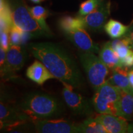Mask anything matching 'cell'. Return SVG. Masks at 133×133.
Wrapping results in <instances>:
<instances>
[{
    "instance_id": "cell-28",
    "label": "cell",
    "mask_w": 133,
    "mask_h": 133,
    "mask_svg": "<svg viewBox=\"0 0 133 133\" xmlns=\"http://www.w3.org/2000/svg\"><path fill=\"white\" fill-rule=\"evenodd\" d=\"M128 78L131 86L133 89V70H131L128 72Z\"/></svg>"
},
{
    "instance_id": "cell-1",
    "label": "cell",
    "mask_w": 133,
    "mask_h": 133,
    "mask_svg": "<svg viewBox=\"0 0 133 133\" xmlns=\"http://www.w3.org/2000/svg\"><path fill=\"white\" fill-rule=\"evenodd\" d=\"M27 49L46 66L55 78L74 88H81L84 84V79L77 64L62 46L49 42L31 43Z\"/></svg>"
},
{
    "instance_id": "cell-27",
    "label": "cell",
    "mask_w": 133,
    "mask_h": 133,
    "mask_svg": "<svg viewBox=\"0 0 133 133\" xmlns=\"http://www.w3.org/2000/svg\"><path fill=\"white\" fill-rule=\"evenodd\" d=\"M124 67L127 68H133V50L131 49L128 54L126 56L124 59L121 61Z\"/></svg>"
},
{
    "instance_id": "cell-29",
    "label": "cell",
    "mask_w": 133,
    "mask_h": 133,
    "mask_svg": "<svg viewBox=\"0 0 133 133\" xmlns=\"http://www.w3.org/2000/svg\"><path fill=\"white\" fill-rule=\"evenodd\" d=\"M128 132L133 133V123L131 124H129L128 129Z\"/></svg>"
},
{
    "instance_id": "cell-6",
    "label": "cell",
    "mask_w": 133,
    "mask_h": 133,
    "mask_svg": "<svg viewBox=\"0 0 133 133\" xmlns=\"http://www.w3.org/2000/svg\"><path fill=\"white\" fill-rule=\"evenodd\" d=\"M62 97L65 104L75 114L83 116H90L93 114V105L88 100L74 90V87L65 83H62Z\"/></svg>"
},
{
    "instance_id": "cell-17",
    "label": "cell",
    "mask_w": 133,
    "mask_h": 133,
    "mask_svg": "<svg viewBox=\"0 0 133 133\" xmlns=\"http://www.w3.org/2000/svg\"><path fill=\"white\" fill-rule=\"evenodd\" d=\"M58 25L62 32L73 30L85 28L83 17L78 16L73 17L69 16L62 17L59 19Z\"/></svg>"
},
{
    "instance_id": "cell-18",
    "label": "cell",
    "mask_w": 133,
    "mask_h": 133,
    "mask_svg": "<svg viewBox=\"0 0 133 133\" xmlns=\"http://www.w3.org/2000/svg\"><path fill=\"white\" fill-rule=\"evenodd\" d=\"M129 26H126L114 19H110L104 26V30L112 38H122L127 32Z\"/></svg>"
},
{
    "instance_id": "cell-30",
    "label": "cell",
    "mask_w": 133,
    "mask_h": 133,
    "mask_svg": "<svg viewBox=\"0 0 133 133\" xmlns=\"http://www.w3.org/2000/svg\"><path fill=\"white\" fill-rule=\"evenodd\" d=\"M30 1H31V2L33 3H40L41 2H43V1H45V0H30Z\"/></svg>"
},
{
    "instance_id": "cell-15",
    "label": "cell",
    "mask_w": 133,
    "mask_h": 133,
    "mask_svg": "<svg viewBox=\"0 0 133 133\" xmlns=\"http://www.w3.org/2000/svg\"><path fill=\"white\" fill-rule=\"evenodd\" d=\"M99 57L110 69H114L118 66L124 67L120 59L113 49L110 42H107L100 49Z\"/></svg>"
},
{
    "instance_id": "cell-7",
    "label": "cell",
    "mask_w": 133,
    "mask_h": 133,
    "mask_svg": "<svg viewBox=\"0 0 133 133\" xmlns=\"http://www.w3.org/2000/svg\"><path fill=\"white\" fill-rule=\"evenodd\" d=\"M35 130L40 133H80L79 124L64 119H38Z\"/></svg>"
},
{
    "instance_id": "cell-23",
    "label": "cell",
    "mask_w": 133,
    "mask_h": 133,
    "mask_svg": "<svg viewBox=\"0 0 133 133\" xmlns=\"http://www.w3.org/2000/svg\"><path fill=\"white\" fill-rule=\"evenodd\" d=\"M0 69L1 76L2 77H8L12 74L8 68L7 60H6V51L3 48H0Z\"/></svg>"
},
{
    "instance_id": "cell-14",
    "label": "cell",
    "mask_w": 133,
    "mask_h": 133,
    "mask_svg": "<svg viewBox=\"0 0 133 133\" xmlns=\"http://www.w3.org/2000/svg\"><path fill=\"white\" fill-rule=\"evenodd\" d=\"M107 81L119 89L133 93V89L129 83L127 68L121 66L115 68L113 69L112 76Z\"/></svg>"
},
{
    "instance_id": "cell-25",
    "label": "cell",
    "mask_w": 133,
    "mask_h": 133,
    "mask_svg": "<svg viewBox=\"0 0 133 133\" xmlns=\"http://www.w3.org/2000/svg\"><path fill=\"white\" fill-rule=\"evenodd\" d=\"M0 42H1V47L7 51L10 46L9 31L6 30H1V32H0Z\"/></svg>"
},
{
    "instance_id": "cell-20",
    "label": "cell",
    "mask_w": 133,
    "mask_h": 133,
    "mask_svg": "<svg viewBox=\"0 0 133 133\" xmlns=\"http://www.w3.org/2000/svg\"><path fill=\"white\" fill-rule=\"evenodd\" d=\"M29 9L31 15L39 24V25L41 26V28L44 30L46 32L52 35V33L46 22V18L48 17V14H49V11L45 8L41 6H33V7L29 8Z\"/></svg>"
},
{
    "instance_id": "cell-13",
    "label": "cell",
    "mask_w": 133,
    "mask_h": 133,
    "mask_svg": "<svg viewBox=\"0 0 133 133\" xmlns=\"http://www.w3.org/2000/svg\"><path fill=\"white\" fill-rule=\"evenodd\" d=\"M26 75L38 84H43L48 79L55 78L53 75L49 71L41 61H35L26 70Z\"/></svg>"
},
{
    "instance_id": "cell-19",
    "label": "cell",
    "mask_w": 133,
    "mask_h": 133,
    "mask_svg": "<svg viewBox=\"0 0 133 133\" xmlns=\"http://www.w3.org/2000/svg\"><path fill=\"white\" fill-rule=\"evenodd\" d=\"M80 133H107L104 126L96 118L89 117L79 124Z\"/></svg>"
},
{
    "instance_id": "cell-8",
    "label": "cell",
    "mask_w": 133,
    "mask_h": 133,
    "mask_svg": "<svg viewBox=\"0 0 133 133\" xmlns=\"http://www.w3.org/2000/svg\"><path fill=\"white\" fill-rule=\"evenodd\" d=\"M110 0H103L94 11L83 17L85 29L94 32H102L110 14Z\"/></svg>"
},
{
    "instance_id": "cell-24",
    "label": "cell",
    "mask_w": 133,
    "mask_h": 133,
    "mask_svg": "<svg viewBox=\"0 0 133 133\" xmlns=\"http://www.w3.org/2000/svg\"><path fill=\"white\" fill-rule=\"evenodd\" d=\"M23 33L24 31L14 25L9 32L10 44H21L22 41Z\"/></svg>"
},
{
    "instance_id": "cell-26",
    "label": "cell",
    "mask_w": 133,
    "mask_h": 133,
    "mask_svg": "<svg viewBox=\"0 0 133 133\" xmlns=\"http://www.w3.org/2000/svg\"><path fill=\"white\" fill-rule=\"evenodd\" d=\"M122 38L127 41L129 46L133 50V23L129 26L127 32Z\"/></svg>"
},
{
    "instance_id": "cell-16",
    "label": "cell",
    "mask_w": 133,
    "mask_h": 133,
    "mask_svg": "<svg viewBox=\"0 0 133 133\" xmlns=\"http://www.w3.org/2000/svg\"><path fill=\"white\" fill-rule=\"evenodd\" d=\"M119 116L127 120L133 116V93L119 89Z\"/></svg>"
},
{
    "instance_id": "cell-21",
    "label": "cell",
    "mask_w": 133,
    "mask_h": 133,
    "mask_svg": "<svg viewBox=\"0 0 133 133\" xmlns=\"http://www.w3.org/2000/svg\"><path fill=\"white\" fill-rule=\"evenodd\" d=\"M110 43L113 49L118 55L121 62L128 54L129 51L132 49L129 46L127 41L123 38H121V39H119V38L115 39Z\"/></svg>"
},
{
    "instance_id": "cell-4",
    "label": "cell",
    "mask_w": 133,
    "mask_h": 133,
    "mask_svg": "<svg viewBox=\"0 0 133 133\" xmlns=\"http://www.w3.org/2000/svg\"><path fill=\"white\" fill-rule=\"evenodd\" d=\"M119 88L110 84L107 80L95 90L92 104L99 114H112L119 116Z\"/></svg>"
},
{
    "instance_id": "cell-9",
    "label": "cell",
    "mask_w": 133,
    "mask_h": 133,
    "mask_svg": "<svg viewBox=\"0 0 133 133\" xmlns=\"http://www.w3.org/2000/svg\"><path fill=\"white\" fill-rule=\"evenodd\" d=\"M63 33L76 48L82 52L94 54L99 52L101 49L99 45L92 41L85 28H79Z\"/></svg>"
},
{
    "instance_id": "cell-5",
    "label": "cell",
    "mask_w": 133,
    "mask_h": 133,
    "mask_svg": "<svg viewBox=\"0 0 133 133\" xmlns=\"http://www.w3.org/2000/svg\"><path fill=\"white\" fill-rule=\"evenodd\" d=\"M79 58L89 84L96 90L106 81L109 69L94 53L82 52Z\"/></svg>"
},
{
    "instance_id": "cell-11",
    "label": "cell",
    "mask_w": 133,
    "mask_h": 133,
    "mask_svg": "<svg viewBox=\"0 0 133 133\" xmlns=\"http://www.w3.org/2000/svg\"><path fill=\"white\" fill-rule=\"evenodd\" d=\"M27 51L21 44H10L6 51V60L9 71L11 74L21 70L27 58Z\"/></svg>"
},
{
    "instance_id": "cell-3",
    "label": "cell",
    "mask_w": 133,
    "mask_h": 133,
    "mask_svg": "<svg viewBox=\"0 0 133 133\" xmlns=\"http://www.w3.org/2000/svg\"><path fill=\"white\" fill-rule=\"evenodd\" d=\"M11 11L13 23L32 38L51 37L52 35L43 30L34 19L24 0H8Z\"/></svg>"
},
{
    "instance_id": "cell-22",
    "label": "cell",
    "mask_w": 133,
    "mask_h": 133,
    "mask_svg": "<svg viewBox=\"0 0 133 133\" xmlns=\"http://www.w3.org/2000/svg\"><path fill=\"white\" fill-rule=\"evenodd\" d=\"M103 0H86L81 3L78 11L79 16L84 17L94 11Z\"/></svg>"
},
{
    "instance_id": "cell-10",
    "label": "cell",
    "mask_w": 133,
    "mask_h": 133,
    "mask_svg": "<svg viewBox=\"0 0 133 133\" xmlns=\"http://www.w3.org/2000/svg\"><path fill=\"white\" fill-rule=\"evenodd\" d=\"M30 117L17 107L6 103L1 99L0 104V121L1 129L3 128L12 126L15 124H20L23 122L28 121Z\"/></svg>"
},
{
    "instance_id": "cell-2",
    "label": "cell",
    "mask_w": 133,
    "mask_h": 133,
    "mask_svg": "<svg viewBox=\"0 0 133 133\" xmlns=\"http://www.w3.org/2000/svg\"><path fill=\"white\" fill-rule=\"evenodd\" d=\"M20 107L29 117L38 119L57 118L64 112L63 102L44 92H30L24 96Z\"/></svg>"
},
{
    "instance_id": "cell-12",
    "label": "cell",
    "mask_w": 133,
    "mask_h": 133,
    "mask_svg": "<svg viewBox=\"0 0 133 133\" xmlns=\"http://www.w3.org/2000/svg\"><path fill=\"white\" fill-rule=\"evenodd\" d=\"M104 126L107 133L128 132L129 124L127 119L112 114H100L96 117Z\"/></svg>"
}]
</instances>
